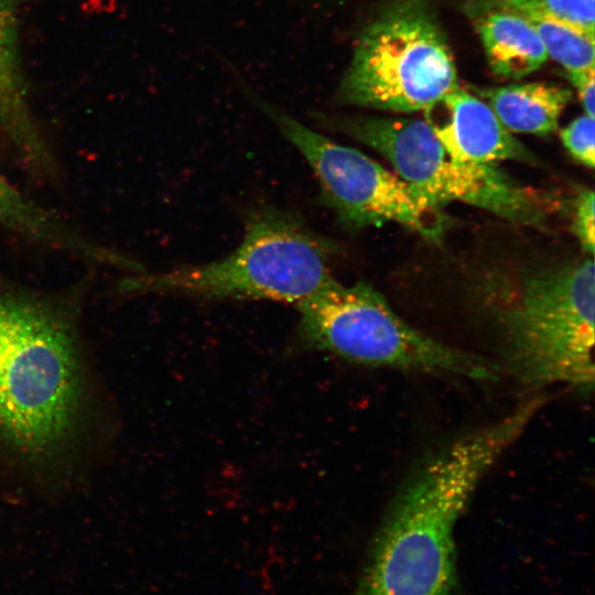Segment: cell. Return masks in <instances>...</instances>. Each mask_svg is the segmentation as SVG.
<instances>
[{"label":"cell","instance_id":"6da1fadb","mask_svg":"<svg viewBox=\"0 0 595 595\" xmlns=\"http://www.w3.org/2000/svg\"><path fill=\"white\" fill-rule=\"evenodd\" d=\"M494 464L490 450L469 436L423 462L378 529L357 595H453L455 528Z\"/></svg>","mask_w":595,"mask_h":595},{"label":"cell","instance_id":"7a4b0ae2","mask_svg":"<svg viewBox=\"0 0 595 595\" xmlns=\"http://www.w3.org/2000/svg\"><path fill=\"white\" fill-rule=\"evenodd\" d=\"M79 374L71 334L48 307L0 291V432L46 451L68 432Z\"/></svg>","mask_w":595,"mask_h":595},{"label":"cell","instance_id":"3957f363","mask_svg":"<svg viewBox=\"0 0 595 595\" xmlns=\"http://www.w3.org/2000/svg\"><path fill=\"white\" fill-rule=\"evenodd\" d=\"M333 244L295 217L260 212L241 244L223 259L128 278L126 290L203 299L271 300L298 305L333 277Z\"/></svg>","mask_w":595,"mask_h":595},{"label":"cell","instance_id":"277c9868","mask_svg":"<svg viewBox=\"0 0 595 595\" xmlns=\"http://www.w3.org/2000/svg\"><path fill=\"white\" fill-rule=\"evenodd\" d=\"M304 346L356 364L397 370L495 378L496 368L420 332L401 318L370 284L333 278L296 305Z\"/></svg>","mask_w":595,"mask_h":595},{"label":"cell","instance_id":"5b68a950","mask_svg":"<svg viewBox=\"0 0 595 595\" xmlns=\"http://www.w3.org/2000/svg\"><path fill=\"white\" fill-rule=\"evenodd\" d=\"M594 309L592 256L524 278L501 316L506 355L517 378L533 387L592 391Z\"/></svg>","mask_w":595,"mask_h":595},{"label":"cell","instance_id":"8992f818","mask_svg":"<svg viewBox=\"0 0 595 595\" xmlns=\"http://www.w3.org/2000/svg\"><path fill=\"white\" fill-rule=\"evenodd\" d=\"M458 86L454 57L436 18L419 1L407 0L360 31L336 100L398 113L430 111Z\"/></svg>","mask_w":595,"mask_h":595},{"label":"cell","instance_id":"52a82bcc","mask_svg":"<svg viewBox=\"0 0 595 595\" xmlns=\"http://www.w3.org/2000/svg\"><path fill=\"white\" fill-rule=\"evenodd\" d=\"M380 153L394 173L425 203L441 208L468 204L508 221L542 226L554 204L517 183L496 164L462 163L446 153L429 121L405 117L342 118L320 115Z\"/></svg>","mask_w":595,"mask_h":595},{"label":"cell","instance_id":"ba28073f","mask_svg":"<svg viewBox=\"0 0 595 595\" xmlns=\"http://www.w3.org/2000/svg\"><path fill=\"white\" fill-rule=\"evenodd\" d=\"M247 95L303 154L318 180L323 202L342 224L361 228L396 223L429 240L442 239L447 220L441 208L422 201L396 173L313 131L250 89Z\"/></svg>","mask_w":595,"mask_h":595},{"label":"cell","instance_id":"9c48e42d","mask_svg":"<svg viewBox=\"0 0 595 595\" xmlns=\"http://www.w3.org/2000/svg\"><path fill=\"white\" fill-rule=\"evenodd\" d=\"M440 104L445 107L447 119L439 125L429 122L453 160L475 164L507 160L536 163V156L482 98L458 86Z\"/></svg>","mask_w":595,"mask_h":595},{"label":"cell","instance_id":"30bf717a","mask_svg":"<svg viewBox=\"0 0 595 595\" xmlns=\"http://www.w3.org/2000/svg\"><path fill=\"white\" fill-rule=\"evenodd\" d=\"M21 0H0V130L22 158L44 172L53 158L30 109L19 44Z\"/></svg>","mask_w":595,"mask_h":595},{"label":"cell","instance_id":"8fae6325","mask_svg":"<svg viewBox=\"0 0 595 595\" xmlns=\"http://www.w3.org/2000/svg\"><path fill=\"white\" fill-rule=\"evenodd\" d=\"M491 72L501 78L521 79L549 58L533 29L522 17L502 10L472 14Z\"/></svg>","mask_w":595,"mask_h":595},{"label":"cell","instance_id":"7c38bea8","mask_svg":"<svg viewBox=\"0 0 595 595\" xmlns=\"http://www.w3.org/2000/svg\"><path fill=\"white\" fill-rule=\"evenodd\" d=\"M475 90L510 132L536 136L556 131L560 117L572 99L571 89L543 82Z\"/></svg>","mask_w":595,"mask_h":595},{"label":"cell","instance_id":"4fadbf2b","mask_svg":"<svg viewBox=\"0 0 595 595\" xmlns=\"http://www.w3.org/2000/svg\"><path fill=\"white\" fill-rule=\"evenodd\" d=\"M470 14L502 10L524 18L540 36L549 57L565 72L595 69L594 36L561 21L531 0H473Z\"/></svg>","mask_w":595,"mask_h":595},{"label":"cell","instance_id":"5bb4252c","mask_svg":"<svg viewBox=\"0 0 595 595\" xmlns=\"http://www.w3.org/2000/svg\"><path fill=\"white\" fill-rule=\"evenodd\" d=\"M0 225L22 236L109 263L112 252L66 229L56 218L25 198L0 173Z\"/></svg>","mask_w":595,"mask_h":595},{"label":"cell","instance_id":"9a60e30c","mask_svg":"<svg viewBox=\"0 0 595 595\" xmlns=\"http://www.w3.org/2000/svg\"><path fill=\"white\" fill-rule=\"evenodd\" d=\"M560 138L571 156L583 165H595V122L586 113L572 120L560 131Z\"/></svg>","mask_w":595,"mask_h":595},{"label":"cell","instance_id":"2e32d148","mask_svg":"<svg viewBox=\"0 0 595 595\" xmlns=\"http://www.w3.org/2000/svg\"><path fill=\"white\" fill-rule=\"evenodd\" d=\"M566 24L595 35V0H531Z\"/></svg>","mask_w":595,"mask_h":595},{"label":"cell","instance_id":"e0dca14e","mask_svg":"<svg viewBox=\"0 0 595 595\" xmlns=\"http://www.w3.org/2000/svg\"><path fill=\"white\" fill-rule=\"evenodd\" d=\"M595 194L591 188L578 192L573 203L572 229L583 249L593 256L595 247L594 206Z\"/></svg>","mask_w":595,"mask_h":595},{"label":"cell","instance_id":"ac0fdd59","mask_svg":"<svg viewBox=\"0 0 595 595\" xmlns=\"http://www.w3.org/2000/svg\"><path fill=\"white\" fill-rule=\"evenodd\" d=\"M571 84L576 88L584 113L594 117L595 112V69L566 72Z\"/></svg>","mask_w":595,"mask_h":595},{"label":"cell","instance_id":"d6986e66","mask_svg":"<svg viewBox=\"0 0 595 595\" xmlns=\"http://www.w3.org/2000/svg\"><path fill=\"white\" fill-rule=\"evenodd\" d=\"M389 1L401 2V1H407V0H389Z\"/></svg>","mask_w":595,"mask_h":595}]
</instances>
